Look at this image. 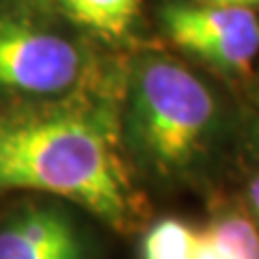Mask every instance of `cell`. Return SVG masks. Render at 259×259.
<instances>
[{"mask_svg": "<svg viewBox=\"0 0 259 259\" xmlns=\"http://www.w3.org/2000/svg\"><path fill=\"white\" fill-rule=\"evenodd\" d=\"M30 259H91V244L87 240V233L80 231L78 236L65 240Z\"/></svg>", "mask_w": 259, "mask_h": 259, "instance_id": "9", "label": "cell"}, {"mask_svg": "<svg viewBox=\"0 0 259 259\" xmlns=\"http://www.w3.org/2000/svg\"><path fill=\"white\" fill-rule=\"evenodd\" d=\"M218 104L201 78L162 54L134 65L125 102V141L134 160L158 177L180 175L205 151Z\"/></svg>", "mask_w": 259, "mask_h": 259, "instance_id": "2", "label": "cell"}, {"mask_svg": "<svg viewBox=\"0 0 259 259\" xmlns=\"http://www.w3.org/2000/svg\"><path fill=\"white\" fill-rule=\"evenodd\" d=\"M248 197H250V205H253V212L257 216V223H259V175L250 182V190H248Z\"/></svg>", "mask_w": 259, "mask_h": 259, "instance_id": "12", "label": "cell"}, {"mask_svg": "<svg viewBox=\"0 0 259 259\" xmlns=\"http://www.w3.org/2000/svg\"><path fill=\"white\" fill-rule=\"evenodd\" d=\"M80 231L78 218L67 207L30 201L0 221V259H30Z\"/></svg>", "mask_w": 259, "mask_h": 259, "instance_id": "5", "label": "cell"}, {"mask_svg": "<svg viewBox=\"0 0 259 259\" xmlns=\"http://www.w3.org/2000/svg\"><path fill=\"white\" fill-rule=\"evenodd\" d=\"M221 259H259V231L248 216L227 212L205 229Z\"/></svg>", "mask_w": 259, "mask_h": 259, "instance_id": "8", "label": "cell"}, {"mask_svg": "<svg viewBox=\"0 0 259 259\" xmlns=\"http://www.w3.org/2000/svg\"><path fill=\"white\" fill-rule=\"evenodd\" d=\"M87 76V56L71 39L28 20L0 15V93L59 97Z\"/></svg>", "mask_w": 259, "mask_h": 259, "instance_id": "3", "label": "cell"}, {"mask_svg": "<svg viewBox=\"0 0 259 259\" xmlns=\"http://www.w3.org/2000/svg\"><path fill=\"white\" fill-rule=\"evenodd\" d=\"M56 3L78 26L110 41L125 37L141 11V0H56Z\"/></svg>", "mask_w": 259, "mask_h": 259, "instance_id": "6", "label": "cell"}, {"mask_svg": "<svg viewBox=\"0 0 259 259\" xmlns=\"http://www.w3.org/2000/svg\"><path fill=\"white\" fill-rule=\"evenodd\" d=\"M203 5H223V7H246V9H259V0H194Z\"/></svg>", "mask_w": 259, "mask_h": 259, "instance_id": "11", "label": "cell"}, {"mask_svg": "<svg viewBox=\"0 0 259 259\" xmlns=\"http://www.w3.org/2000/svg\"><path fill=\"white\" fill-rule=\"evenodd\" d=\"M35 3H44V0H35Z\"/></svg>", "mask_w": 259, "mask_h": 259, "instance_id": "13", "label": "cell"}, {"mask_svg": "<svg viewBox=\"0 0 259 259\" xmlns=\"http://www.w3.org/2000/svg\"><path fill=\"white\" fill-rule=\"evenodd\" d=\"M192 259H221L216 253V246H214L212 238H209V233L205 229L199 231V244H197V250H194Z\"/></svg>", "mask_w": 259, "mask_h": 259, "instance_id": "10", "label": "cell"}, {"mask_svg": "<svg viewBox=\"0 0 259 259\" xmlns=\"http://www.w3.org/2000/svg\"><path fill=\"white\" fill-rule=\"evenodd\" d=\"M199 244V231L180 218L153 223L141 242V259H192Z\"/></svg>", "mask_w": 259, "mask_h": 259, "instance_id": "7", "label": "cell"}, {"mask_svg": "<svg viewBox=\"0 0 259 259\" xmlns=\"http://www.w3.org/2000/svg\"><path fill=\"white\" fill-rule=\"evenodd\" d=\"M0 188L56 194L117 227L132 201L106 123L78 108L0 112Z\"/></svg>", "mask_w": 259, "mask_h": 259, "instance_id": "1", "label": "cell"}, {"mask_svg": "<svg viewBox=\"0 0 259 259\" xmlns=\"http://www.w3.org/2000/svg\"><path fill=\"white\" fill-rule=\"evenodd\" d=\"M162 26L177 48L225 71H246L259 54V18L246 7L168 5Z\"/></svg>", "mask_w": 259, "mask_h": 259, "instance_id": "4", "label": "cell"}]
</instances>
